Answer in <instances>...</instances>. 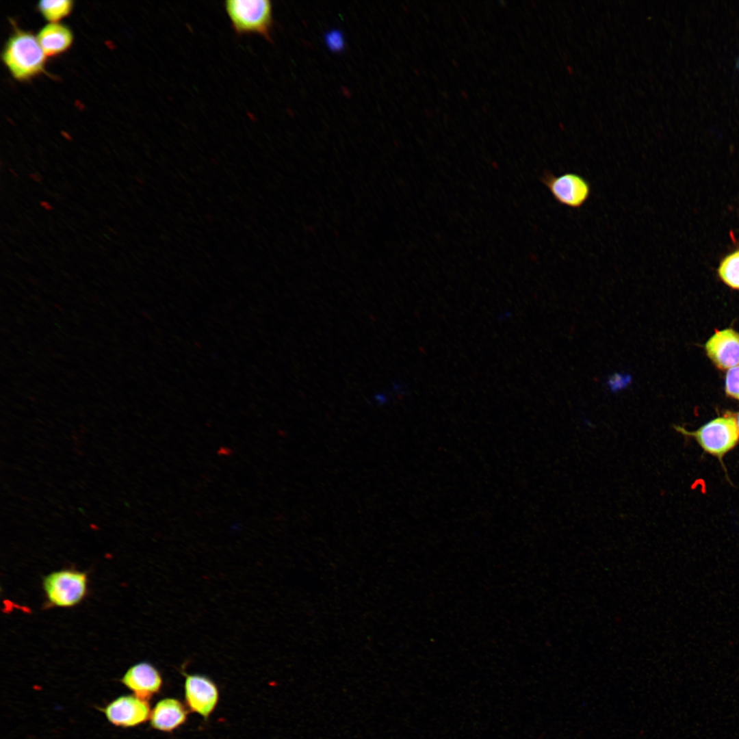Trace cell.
Instances as JSON below:
<instances>
[{"label": "cell", "instance_id": "6da1fadb", "mask_svg": "<svg viewBox=\"0 0 739 739\" xmlns=\"http://www.w3.org/2000/svg\"><path fill=\"white\" fill-rule=\"evenodd\" d=\"M1 60L12 77L27 81L45 72L47 56L37 37L14 27L3 47Z\"/></svg>", "mask_w": 739, "mask_h": 739}, {"label": "cell", "instance_id": "7a4b0ae2", "mask_svg": "<svg viewBox=\"0 0 739 739\" xmlns=\"http://www.w3.org/2000/svg\"><path fill=\"white\" fill-rule=\"evenodd\" d=\"M42 588L44 608H73L87 597L89 576L87 572L72 567L55 570L43 576Z\"/></svg>", "mask_w": 739, "mask_h": 739}, {"label": "cell", "instance_id": "3957f363", "mask_svg": "<svg viewBox=\"0 0 739 739\" xmlns=\"http://www.w3.org/2000/svg\"><path fill=\"white\" fill-rule=\"evenodd\" d=\"M224 8L238 36L257 34L271 41L273 7L269 0H227Z\"/></svg>", "mask_w": 739, "mask_h": 739}, {"label": "cell", "instance_id": "277c9868", "mask_svg": "<svg viewBox=\"0 0 739 739\" xmlns=\"http://www.w3.org/2000/svg\"><path fill=\"white\" fill-rule=\"evenodd\" d=\"M677 431L695 438L707 453L721 458L731 450L739 441V431L735 417L724 416L715 418L695 431L677 428Z\"/></svg>", "mask_w": 739, "mask_h": 739}, {"label": "cell", "instance_id": "5b68a950", "mask_svg": "<svg viewBox=\"0 0 739 739\" xmlns=\"http://www.w3.org/2000/svg\"><path fill=\"white\" fill-rule=\"evenodd\" d=\"M540 180L558 204L571 209L583 207L591 194L589 181L575 172L556 175L547 170Z\"/></svg>", "mask_w": 739, "mask_h": 739}, {"label": "cell", "instance_id": "8992f818", "mask_svg": "<svg viewBox=\"0 0 739 739\" xmlns=\"http://www.w3.org/2000/svg\"><path fill=\"white\" fill-rule=\"evenodd\" d=\"M103 712L109 722L122 727H132L146 722L151 712L147 700L134 695L118 697L107 705Z\"/></svg>", "mask_w": 739, "mask_h": 739}, {"label": "cell", "instance_id": "52a82bcc", "mask_svg": "<svg viewBox=\"0 0 739 739\" xmlns=\"http://www.w3.org/2000/svg\"><path fill=\"white\" fill-rule=\"evenodd\" d=\"M184 690L189 708L205 718H208L218 701L219 692L216 684L205 675H186Z\"/></svg>", "mask_w": 739, "mask_h": 739}, {"label": "cell", "instance_id": "ba28073f", "mask_svg": "<svg viewBox=\"0 0 739 739\" xmlns=\"http://www.w3.org/2000/svg\"><path fill=\"white\" fill-rule=\"evenodd\" d=\"M120 681L134 695L145 700L157 693L163 683L157 669L148 662H140L130 666Z\"/></svg>", "mask_w": 739, "mask_h": 739}, {"label": "cell", "instance_id": "9c48e42d", "mask_svg": "<svg viewBox=\"0 0 739 739\" xmlns=\"http://www.w3.org/2000/svg\"><path fill=\"white\" fill-rule=\"evenodd\" d=\"M708 356L720 369L739 365V333L727 328L716 333L705 344Z\"/></svg>", "mask_w": 739, "mask_h": 739}, {"label": "cell", "instance_id": "30bf717a", "mask_svg": "<svg viewBox=\"0 0 739 739\" xmlns=\"http://www.w3.org/2000/svg\"><path fill=\"white\" fill-rule=\"evenodd\" d=\"M186 718L185 708L174 698H166L158 701L150 716L152 727L162 731H171L177 729Z\"/></svg>", "mask_w": 739, "mask_h": 739}, {"label": "cell", "instance_id": "8fae6325", "mask_svg": "<svg viewBox=\"0 0 739 739\" xmlns=\"http://www.w3.org/2000/svg\"><path fill=\"white\" fill-rule=\"evenodd\" d=\"M36 37L47 57H55L65 53L70 48L74 40L69 27L60 23L44 25Z\"/></svg>", "mask_w": 739, "mask_h": 739}, {"label": "cell", "instance_id": "7c38bea8", "mask_svg": "<svg viewBox=\"0 0 739 739\" xmlns=\"http://www.w3.org/2000/svg\"><path fill=\"white\" fill-rule=\"evenodd\" d=\"M36 7L40 14L49 23H59L70 15L74 2L70 0H42L38 3Z\"/></svg>", "mask_w": 739, "mask_h": 739}, {"label": "cell", "instance_id": "4fadbf2b", "mask_svg": "<svg viewBox=\"0 0 739 739\" xmlns=\"http://www.w3.org/2000/svg\"><path fill=\"white\" fill-rule=\"evenodd\" d=\"M718 273L726 284L739 289V251L732 253L723 261Z\"/></svg>", "mask_w": 739, "mask_h": 739}, {"label": "cell", "instance_id": "5bb4252c", "mask_svg": "<svg viewBox=\"0 0 739 739\" xmlns=\"http://www.w3.org/2000/svg\"><path fill=\"white\" fill-rule=\"evenodd\" d=\"M632 376L627 372H614L606 380L608 389L612 393H618L629 387L632 383Z\"/></svg>", "mask_w": 739, "mask_h": 739}, {"label": "cell", "instance_id": "9a60e30c", "mask_svg": "<svg viewBox=\"0 0 739 739\" xmlns=\"http://www.w3.org/2000/svg\"><path fill=\"white\" fill-rule=\"evenodd\" d=\"M725 391L739 400V365L728 370L725 377Z\"/></svg>", "mask_w": 739, "mask_h": 739}, {"label": "cell", "instance_id": "2e32d148", "mask_svg": "<svg viewBox=\"0 0 739 739\" xmlns=\"http://www.w3.org/2000/svg\"><path fill=\"white\" fill-rule=\"evenodd\" d=\"M326 42L329 47L334 51H339L343 46V38L337 31L329 33L326 37Z\"/></svg>", "mask_w": 739, "mask_h": 739}, {"label": "cell", "instance_id": "e0dca14e", "mask_svg": "<svg viewBox=\"0 0 739 739\" xmlns=\"http://www.w3.org/2000/svg\"><path fill=\"white\" fill-rule=\"evenodd\" d=\"M40 205L44 209L47 211H51L53 209V206L47 201L42 200L40 203Z\"/></svg>", "mask_w": 739, "mask_h": 739}, {"label": "cell", "instance_id": "ac0fdd59", "mask_svg": "<svg viewBox=\"0 0 739 739\" xmlns=\"http://www.w3.org/2000/svg\"><path fill=\"white\" fill-rule=\"evenodd\" d=\"M29 177L30 178H31L33 180H34L35 181H37V182H40L42 180L41 175L39 173H37V172L36 173H33V174H29Z\"/></svg>", "mask_w": 739, "mask_h": 739}, {"label": "cell", "instance_id": "d6986e66", "mask_svg": "<svg viewBox=\"0 0 739 739\" xmlns=\"http://www.w3.org/2000/svg\"><path fill=\"white\" fill-rule=\"evenodd\" d=\"M735 419H736V425H737V427H738V431H739V413L737 415L736 418H735Z\"/></svg>", "mask_w": 739, "mask_h": 739}, {"label": "cell", "instance_id": "ffe728a7", "mask_svg": "<svg viewBox=\"0 0 739 739\" xmlns=\"http://www.w3.org/2000/svg\"><path fill=\"white\" fill-rule=\"evenodd\" d=\"M10 172H12L14 176H16V177L18 176L16 172H14V171L12 169H10Z\"/></svg>", "mask_w": 739, "mask_h": 739}]
</instances>
